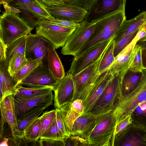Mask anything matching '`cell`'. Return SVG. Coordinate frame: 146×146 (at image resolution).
Returning <instances> with one entry per match:
<instances>
[{"instance_id": "44dd1931", "label": "cell", "mask_w": 146, "mask_h": 146, "mask_svg": "<svg viewBox=\"0 0 146 146\" xmlns=\"http://www.w3.org/2000/svg\"><path fill=\"white\" fill-rule=\"evenodd\" d=\"M96 118L88 113H83L75 121L70 135L87 139L94 129Z\"/></svg>"}, {"instance_id": "8992f818", "label": "cell", "mask_w": 146, "mask_h": 146, "mask_svg": "<svg viewBox=\"0 0 146 146\" xmlns=\"http://www.w3.org/2000/svg\"><path fill=\"white\" fill-rule=\"evenodd\" d=\"M103 54L94 63L73 75L74 88V101L80 99L84 102L93 89L100 74L99 66Z\"/></svg>"}, {"instance_id": "4316f807", "label": "cell", "mask_w": 146, "mask_h": 146, "mask_svg": "<svg viewBox=\"0 0 146 146\" xmlns=\"http://www.w3.org/2000/svg\"><path fill=\"white\" fill-rule=\"evenodd\" d=\"M43 110L35 113L22 119L17 120V127L13 136L25 140L24 134L25 131L34 121L39 117Z\"/></svg>"}, {"instance_id": "74e56055", "label": "cell", "mask_w": 146, "mask_h": 146, "mask_svg": "<svg viewBox=\"0 0 146 146\" xmlns=\"http://www.w3.org/2000/svg\"><path fill=\"white\" fill-rule=\"evenodd\" d=\"M139 30L114 42V55L115 58L131 43L137 35Z\"/></svg>"}, {"instance_id": "7dc6e473", "label": "cell", "mask_w": 146, "mask_h": 146, "mask_svg": "<svg viewBox=\"0 0 146 146\" xmlns=\"http://www.w3.org/2000/svg\"><path fill=\"white\" fill-rule=\"evenodd\" d=\"M7 46L0 39V61L6 60L5 52Z\"/></svg>"}, {"instance_id": "836d02e7", "label": "cell", "mask_w": 146, "mask_h": 146, "mask_svg": "<svg viewBox=\"0 0 146 146\" xmlns=\"http://www.w3.org/2000/svg\"><path fill=\"white\" fill-rule=\"evenodd\" d=\"M27 60L25 55L22 54H17L9 60L8 70L10 75L13 76L27 64Z\"/></svg>"}, {"instance_id": "d6a6232c", "label": "cell", "mask_w": 146, "mask_h": 146, "mask_svg": "<svg viewBox=\"0 0 146 146\" xmlns=\"http://www.w3.org/2000/svg\"><path fill=\"white\" fill-rule=\"evenodd\" d=\"M30 12L38 21L43 19L50 21L54 18L47 11L40 1L36 0L29 7Z\"/></svg>"}, {"instance_id": "b9f144b4", "label": "cell", "mask_w": 146, "mask_h": 146, "mask_svg": "<svg viewBox=\"0 0 146 146\" xmlns=\"http://www.w3.org/2000/svg\"><path fill=\"white\" fill-rule=\"evenodd\" d=\"M65 3H70L88 11L96 0H63Z\"/></svg>"}, {"instance_id": "f35d334b", "label": "cell", "mask_w": 146, "mask_h": 146, "mask_svg": "<svg viewBox=\"0 0 146 146\" xmlns=\"http://www.w3.org/2000/svg\"><path fill=\"white\" fill-rule=\"evenodd\" d=\"M56 110L45 111L40 117L41 123L40 136L50 125L56 115Z\"/></svg>"}, {"instance_id": "7402d4cb", "label": "cell", "mask_w": 146, "mask_h": 146, "mask_svg": "<svg viewBox=\"0 0 146 146\" xmlns=\"http://www.w3.org/2000/svg\"><path fill=\"white\" fill-rule=\"evenodd\" d=\"M59 109L66 127L71 133L75 121L83 113V101L80 99H76L64 105Z\"/></svg>"}, {"instance_id": "6da1fadb", "label": "cell", "mask_w": 146, "mask_h": 146, "mask_svg": "<svg viewBox=\"0 0 146 146\" xmlns=\"http://www.w3.org/2000/svg\"><path fill=\"white\" fill-rule=\"evenodd\" d=\"M126 19L124 9L97 21L95 23L94 31L90 39L74 57H77L98 44L114 37Z\"/></svg>"}, {"instance_id": "4fadbf2b", "label": "cell", "mask_w": 146, "mask_h": 146, "mask_svg": "<svg viewBox=\"0 0 146 146\" xmlns=\"http://www.w3.org/2000/svg\"><path fill=\"white\" fill-rule=\"evenodd\" d=\"M114 37L98 44L79 56L74 57L67 73L75 75L95 62L103 54Z\"/></svg>"}, {"instance_id": "8d00e7d4", "label": "cell", "mask_w": 146, "mask_h": 146, "mask_svg": "<svg viewBox=\"0 0 146 146\" xmlns=\"http://www.w3.org/2000/svg\"><path fill=\"white\" fill-rule=\"evenodd\" d=\"M141 47L135 44L133 51L128 70L142 72L143 69L141 57Z\"/></svg>"}, {"instance_id": "8fae6325", "label": "cell", "mask_w": 146, "mask_h": 146, "mask_svg": "<svg viewBox=\"0 0 146 146\" xmlns=\"http://www.w3.org/2000/svg\"><path fill=\"white\" fill-rule=\"evenodd\" d=\"M111 146H146V129L131 123L114 136Z\"/></svg>"}, {"instance_id": "9a60e30c", "label": "cell", "mask_w": 146, "mask_h": 146, "mask_svg": "<svg viewBox=\"0 0 146 146\" xmlns=\"http://www.w3.org/2000/svg\"><path fill=\"white\" fill-rule=\"evenodd\" d=\"M45 6L54 18L76 23L84 21L88 13V11L82 8L67 3L59 5Z\"/></svg>"}, {"instance_id": "681fc988", "label": "cell", "mask_w": 146, "mask_h": 146, "mask_svg": "<svg viewBox=\"0 0 146 146\" xmlns=\"http://www.w3.org/2000/svg\"><path fill=\"white\" fill-rule=\"evenodd\" d=\"M136 44L140 46L142 49H146V36L138 40Z\"/></svg>"}, {"instance_id": "816d5d0a", "label": "cell", "mask_w": 146, "mask_h": 146, "mask_svg": "<svg viewBox=\"0 0 146 146\" xmlns=\"http://www.w3.org/2000/svg\"><path fill=\"white\" fill-rule=\"evenodd\" d=\"M5 9V12L8 13H11L10 6L6 2H4L2 3Z\"/></svg>"}, {"instance_id": "ffe728a7", "label": "cell", "mask_w": 146, "mask_h": 146, "mask_svg": "<svg viewBox=\"0 0 146 146\" xmlns=\"http://www.w3.org/2000/svg\"><path fill=\"white\" fill-rule=\"evenodd\" d=\"M0 70L1 102L6 97L15 93L19 82L9 73L6 60L0 61Z\"/></svg>"}, {"instance_id": "5b68a950", "label": "cell", "mask_w": 146, "mask_h": 146, "mask_svg": "<svg viewBox=\"0 0 146 146\" xmlns=\"http://www.w3.org/2000/svg\"><path fill=\"white\" fill-rule=\"evenodd\" d=\"M116 124L111 111L96 117L95 126L87 139L88 146H110Z\"/></svg>"}, {"instance_id": "2e32d148", "label": "cell", "mask_w": 146, "mask_h": 146, "mask_svg": "<svg viewBox=\"0 0 146 146\" xmlns=\"http://www.w3.org/2000/svg\"><path fill=\"white\" fill-rule=\"evenodd\" d=\"M72 76V74L67 73L59 81L54 91V105L55 109H60L74 101V88Z\"/></svg>"}, {"instance_id": "83f0119b", "label": "cell", "mask_w": 146, "mask_h": 146, "mask_svg": "<svg viewBox=\"0 0 146 146\" xmlns=\"http://www.w3.org/2000/svg\"><path fill=\"white\" fill-rule=\"evenodd\" d=\"M53 90L50 88H31L18 85L16 88L14 96L31 97L49 93Z\"/></svg>"}, {"instance_id": "484cf974", "label": "cell", "mask_w": 146, "mask_h": 146, "mask_svg": "<svg viewBox=\"0 0 146 146\" xmlns=\"http://www.w3.org/2000/svg\"><path fill=\"white\" fill-rule=\"evenodd\" d=\"M142 76V71L128 70L122 80L121 98L134 90L140 83Z\"/></svg>"}, {"instance_id": "4dcf8cb0", "label": "cell", "mask_w": 146, "mask_h": 146, "mask_svg": "<svg viewBox=\"0 0 146 146\" xmlns=\"http://www.w3.org/2000/svg\"><path fill=\"white\" fill-rule=\"evenodd\" d=\"M114 41L113 39L102 55L98 68V71L100 74L108 69L114 62L115 58L114 55Z\"/></svg>"}, {"instance_id": "f5cc1de1", "label": "cell", "mask_w": 146, "mask_h": 146, "mask_svg": "<svg viewBox=\"0 0 146 146\" xmlns=\"http://www.w3.org/2000/svg\"><path fill=\"white\" fill-rule=\"evenodd\" d=\"M9 139L7 138H4L0 143V146H8Z\"/></svg>"}, {"instance_id": "9f6ffc18", "label": "cell", "mask_w": 146, "mask_h": 146, "mask_svg": "<svg viewBox=\"0 0 146 146\" xmlns=\"http://www.w3.org/2000/svg\"><path fill=\"white\" fill-rule=\"evenodd\" d=\"M143 27L144 29V30H145V31L146 32V19L145 24L143 25Z\"/></svg>"}, {"instance_id": "ac0fdd59", "label": "cell", "mask_w": 146, "mask_h": 146, "mask_svg": "<svg viewBox=\"0 0 146 146\" xmlns=\"http://www.w3.org/2000/svg\"><path fill=\"white\" fill-rule=\"evenodd\" d=\"M113 76L108 69L100 74L93 89L83 102V113H88L90 112Z\"/></svg>"}, {"instance_id": "30bf717a", "label": "cell", "mask_w": 146, "mask_h": 146, "mask_svg": "<svg viewBox=\"0 0 146 146\" xmlns=\"http://www.w3.org/2000/svg\"><path fill=\"white\" fill-rule=\"evenodd\" d=\"M127 0H96L90 9L84 21L95 23L111 14L125 9Z\"/></svg>"}, {"instance_id": "d590c367", "label": "cell", "mask_w": 146, "mask_h": 146, "mask_svg": "<svg viewBox=\"0 0 146 146\" xmlns=\"http://www.w3.org/2000/svg\"><path fill=\"white\" fill-rule=\"evenodd\" d=\"M40 117L37 118L25 131V139L27 143L34 142L39 139L41 131Z\"/></svg>"}, {"instance_id": "7a4b0ae2", "label": "cell", "mask_w": 146, "mask_h": 146, "mask_svg": "<svg viewBox=\"0 0 146 146\" xmlns=\"http://www.w3.org/2000/svg\"><path fill=\"white\" fill-rule=\"evenodd\" d=\"M139 85L133 91L121 97L112 111L116 120L115 126L130 115L140 103L146 100V69Z\"/></svg>"}, {"instance_id": "e575fe53", "label": "cell", "mask_w": 146, "mask_h": 146, "mask_svg": "<svg viewBox=\"0 0 146 146\" xmlns=\"http://www.w3.org/2000/svg\"><path fill=\"white\" fill-rule=\"evenodd\" d=\"M66 138L61 132L57 126L55 115L52 123L40 136L39 139H50L61 141L64 142Z\"/></svg>"}, {"instance_id": "60d3db41", "label": "cell", "mask_w": 146, "mask_h": 146, "mask_svg": "<svg viewBox=\"0 0 146 146\" xmlns=\"http://www.w3.org/2000/svg\"><path fill=\"white\" fill-rule=\"evenodd\" d=\"M55 109L56 110V118L57 126L61 132L66 138L70 135V133L66 127L60 110Z\"/></svg>"}, {"instance_id": "f546056e", "label": "cell", "mask_w": 146, "mask_h": 146, "mask_svg": "<svg viewBox=\"0 0 146 146\" xmlns=\"http://www.w3.org/2000/svg\"><path fill=\"white\" fill-rule=\"evenodd\" d=\"M131 117V123L146 129V100L138 104Z\"/></svg>"}, {"instance_id": "603a6c76", "label": "cell", "mask_w": 146, "mask_h": 146, "mask_svg": "<svg viewBox=\"0 0 146 146\" xmlns=\"http://www.w3.org/2000/svg\"><path fill=\"white\" fill-rule=\"evenodd\" d=\"M146 19V12L143 11L131 19L124 20L113 38L114 42L140 29L144 24Z\"/></svg>"}, {"instance_id": "bcb514c9", "label": "cell", "mask_w": 146, "mask_h": 146, "mask_svg": "<svg viewBox=\"0 0 146 146\" xmlns=\"http://www.w3.org/2000/svg\"><path fill=\"white\" fill-rule=\"evenodd\" d=\"M44 6L59 5L64 4L63 0H41Z\"/></svg>"}, {"instance_id": "9c48e42d", "label": "cell", "mask_w": 146, "mask_h": 146, "mask_svg": "<svg viewBox=\"0 0 146 146\" xmlns=\"http://www.w3.org/2000/svg\"><path fill=\"white\" fill-rule=\"evenodd\" d=\"M94 27L95 23H89L84 20L80 22L79 27L74 30L62 47L61 54L75 56L90 39Z\"/></svg>"}, {"instance_id": "ba28073f", "label": "cell", "mask_w": 146, "mask_h": 146, "mask_svg": "<svg viewBox=\"0 0 146 146\" xmlns=\"http://www.w3.org/2000/svg\"><path fill=\"white\" fill-rule=\"evenodd\" d=\"M35 27L36 34L46 38L52 43L55 49L63 47L75 29L53 24L46 19L39 21Z\"/></svg>"}, {"instance_id": "d4e9b609", "label": "cell", "mask_w": 146, "mask_h": 146, "mask_svg": "<svg viewBox=\"0 0 146 146\" xmlns=\"http://www.w3.org/2000/svg\"><path fill=\"white\" fill-rule=\"evenodd\" d=\"M54 47L47 49L48 66L53 76L58 81L65 76L64 69L60 59Z\"/></svg>"}, {"instance_id": "d6986e66", "label": "cell", "mask_w": 146, "mask_h": 146, "mask_svg": "<svg viewBox=\"0 0 146 146\" xmlns=\"http://www.w3.org/2000/svg\"><path fill=\"white\" fill-rule=\"evenodd\" d=\"M140 39L136 35L131 43L116 57L108 70L113 75L119 74L123 79L128 70L133 48Z\"/></svg>"}, {"instance_id": "7c38bea8", "label": "cell", "mask_w": 146, "mask_h": 146, "mask_svg": "<svg viewBox=\"0 0 146 146\" xmlns=\"http://www.w3.org/2000/svg\"><path fill=\"white\" fill-rule=\"evenodd\" d=\"M59 81L51 73L48 64L43 63L18 85L31 88H50L54 91Z\"/></svg>"}, {"instance_id": "c3c4849f", "label": "cell", "mask_w": 146, "mask_h": 146, "mask_svg": "<svg viewBox=\"0 0 146 146\" xmlns=\"http://www.w3.org/2000/svg\"><path fill=\"white\" fill-rule=\"evenodd\" d=\"M141 57L143 68L146 69V49H142Z\"/></svg>"}, {"instance_id": "277c9868", "label": "cell", "mask_w": 146, "mask_h": 146, "mask_svg": "<svg viewBox=\"0 0 146 146\" xmlns=\"http://www.w3.org/2000/svg\"><path fill=\"white\" fill-rule=\"evenodd\" d=\"M122 80L119 74L113 75L88 113L96 118L112 111L121 96Z\"/></svg>"}, {"instance_id": "1f68e13d", "label": "cell", "mask_w": 146, "mask_h": 146, "mask_svg": "<svg viewBox=\"0 0 146 146\" xmlns=\"http://www.w3.org/2000/svg\"><path fill=\"white\" fill-rule=\"evenodd\" d=\"M43 62L42 58L27 60L26 64L13 76L19 84L29 75L39 65Z\"/></svg>"}, {"instance_id": "7bdbcfd3", "label": "cell", "mask_w": 146, "mask_h": 146, "mask_svg": "<svg viewBox=\"0 0 146 146\" xmlns=\"http://www.w3.org/2000/svg\"><path fill=\"white\" fill-rule=\"evenodd\" d=\"M50 21L52 23L67 28L76 29L79 27L80 23H76L70 21L60 19L54 18Z\"/></svg>"}, {"instance_id": "ee69618b", "label": "cell", "mask_w": 146, "mask_h": 146, "mask_svg": "<svg viewBox=\"0 0 146 146\" xmlns=\"http://www.w3.org/2000/svg\"><path fill=\"white\" fill-rule=\"evenodd\" d=\"M131 123V120L130 115L126 119L119 123L115 126L113 132L112 140L117 134L121 131Z\"/></svg>"}, {"instance_id": "ab89813d", "label": "cell", "mask_w": 146, "mask_h": 146, "mask_svg": "<svg viewBox=\"0 0 146 146\" xmlns=\"http://www.w3.org/2000/svg\"><path fill=\"white\" fill-rule=\"evenodd\" d=\"M64 146H88V142L87 139L78 136L70 135L64 141Z\"/></svg>"}, {"instance_id": "cb8c5ba5", "label": "cell", "mask_w": 146, "mask_h": 146, "mask_svg": "<svg viewBox=\"0 0 146 146\" xmlns=\"http://www.w3.org/2000/svg\"><path fill=\"white\" fill-rule=\"evenodd\" d=\"M36 0L41 1V0H13L9 5L19 9L20 13L16 14L29 26L34 28L36 26L38 21L30 12L29 7Z\"/></svg>"}, {"instance_id": "11a10c76", "label": "cell", "mask_w": 146, "mask_h": 146, "mask_svg": "<svg viewBox=\"0 0 146 146\" xmlns=\"http://www.w3.org/2000/svg\"><path fill=\"white\" fill-rule=\"evenodd\" d=\"M13 0H0V4H1L4 2H6L9 4Z\"/></svg>"}, {"instance_id": "52a82bcc", "label": "cell", "mask_w": 146, "mask_h": 146, "mask_svg": "<svg viewBox=\"0 0 146 146\" xmlns=\"http://www.w3.org/2000/svg\"><path fill=\"white\" fill-rule=\"evenodd\" d=\"M53 100L52 92L34 97L14 96L17 119H22L35 113L44 110L52 105Z\"/></svg>"}, {"instance_id": "db71d44e", "label": "cell", "mask_w": 146, "mask_h": 146, "mask_svg": "<svg viewBox=\"0 0 146 146\" xmlns=\"http://www.w3.org/2000/svg\"><path fill=\"white\" fill-rule=\"evenodd\" d=\"M10 7L11 13H13L16 14H18L20 13L21 12L17 8L11 6H10Z\"/></svg>"}, {"instance_id": "f6af8a7d", "label": "cell", "mask_w": 146, "mask_h": 146, "mask_svg": "<svg viewBox=\"0 0 146 146\" xmlns=\"http://www.w3.org/2000/svg\"><path fill=\"white\" fill-rule=\"evenodd\" d=\"M40 146H64V143L61 141L47 139H40L39 141Z\"/></svg>"}, {"instance_id": "3957f363", "label": "cell", "mask_w": 146, "mask_h": 146, "mask_svg": "<svg viewBox=\"0 0 146 146\" xmlns=\"http://www.w3.org/2000/svg\"><path fill=\"white\" fill-rule=\"evenodd\" d=\"M3 13L0 17V39L7 46L31 33L34 28L29 26L15 13Z\"/></svg>"}, {"instance_id": "f907efd6", "label": "cell", "mask_w": 146, "mask_h": 146, "mask_svg": "<svg viewBox=\"0 0 146 146\" xmlns=\"http://www.w3.org/2000/svg\"><path fill=\"white\" fill-rule=\"evenodd\" d=\"M143 27L139 30L137 35L140 39L146 36V32Z\"/></svg>"}, {"instance_id": "f1b7e54d", "label": "cell", "mask_w": 146, "mask_h": 146, "mask_svg": "<svg viewBox=\"0 0 146 146\" xmlns=\"http://www.w3.org/2000/svg\"><path fill=\"white\" fill-rule=\"evenodd\" d=\"M26 36H23L7 46L5 52L6 59L7 64L9 60L17 54L25 55Z\"/></svg>"}, {"instance_id": "e0dca14e", "label": "cell", "mask_w": 146, "mask_h": 146, "mask_svg": "<svg viewBox=\"0 0 146 146\" xmlns=\"http://www.w3.org/2000/svg\"><path fill=\"white\" fill-rule=\"evenodd\" d=\"M1 111L0 139L3 137L5 124L7 123L10 127L12 135L14 133L17 125L14 95L9 96L0 102Z\"/></svg>"}, {"instance_id": "5bb4252c", "label": "cell", "mask_w": 146, "mask_h": 146, "mask_svg": "<svg viewBox=\"0 0 146 146\" xmlns=\"http://www.w3.org/2000/svg\"><path fill=\"white\" fill-rule=\"evenodd\" d=\"M51 47H54L45 37L31 33L26 36L25 57L27 60L42 58L43 63L48 64L47 49Z\"/></svg>"}]
</instances>
